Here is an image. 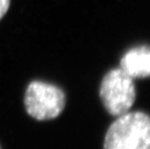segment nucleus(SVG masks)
Here are the masks:
<instances>
[{
	"label": "nucleus",
	"instance_id": "f257e3e1",
	"mask_svg": "<svg viewBox=\"0 0 150 149\" xmlns=\"http://www.w3.org/2000/svg\"><path fill=\"white\" fill-rule=\"evenodd\" d=\"M104 149H150V116L142 112L117 116L105 136Z\"/></svg>",
	"mask_w": 150,
	"mask_h": 149
},
{
	"label": "nucleus",
	"instance_id": "f03ea898",
	"mask_svg": "<svg viewBox=\"0 0 150 149\" xmlns=\"http://www.w3.org/2000/svg\"><path fill=\"white\" fill-rule=\"evenodd\" d=\"M23 104L30 117L38 121H49L57 118L64 110L66 94L54 84L34 81L25 89Z\"/></svg>",
	"mask_w": 150,
	"mask_h": 149
},
{
	"label": "nucleus",
	"instance_id": "7ed1b4c3",
	"mask_svg": "<svg viewBox=\"0 0 150 149\" xmlns=\"http://www.w3.org/2000/svg\"><path fill=\"white\" fill-rule=\"evenodd\" d=\"M100 98L110 115L117 117L128 112L136 100L134 78L120 68L108 71L101 82Z\"/></svg>",
	"mask_w": 150,
	"mask_h": 149
},
{
	"label": "nucleus",
	"instance_id": "20e7f679",
	"mask_svg": "<svg viewBox=\"0 0 150 149\" xmlns=\"http://www.w3.org/2000/svg\"><path fill=\"white\" fill-rule=\"evenodd\" d=\"M120 69L132 78L150 77V47L139 46L129 49L120 60Z\"/></svg>",
	"mask_w": 150,
	"mask_h": 149
},
{
	"label": "nucleus",
	"instance_id": "39448f33",
	"mask_svg": "<svg viewBox=\"0 0 150 149\" xmlns=\"http://www.w3.org/2000/svg\"><path fill=\"white\" fill-rule=\"evenodd\" d=\"M9 7H10V0H0V20H2L7 13Z\"/></svg>",
	"mask_w": 150,
	"mask_h": 149
},
{
	"label": "nucleus",
	"instance_id": "423d86ee",
	"mask_svg": "<svg viewBox=\"0 0 150 149\" xmlns=\"http://www.w3.org/2000/svg\"><path fill=\"white\" fill-rule=\"evenodd\" d=\"M0 149H2V146H1V144H0Z\"/></svg>",
	"mask_w": 150,
	"mask_h": 149
}]
</instances>
